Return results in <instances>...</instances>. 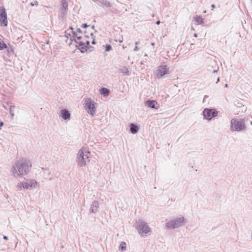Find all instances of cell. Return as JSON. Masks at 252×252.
<instances>
[{"mask_svg":"<svg viewBox=\"0 0 252 252\" xmlns=\"http://www.w3.org/2000/svg\"><path fill=\"white\" fill-rule=\"evenodd\" d=\"M32 163L29 160L22 159L17 161L12 168V173L15 176L22 177L26 176L30 171Z\"/></svg>","mask_w":252,"mask_h":252,"instance_id":"1","label":"cell"},{"mask_svg":"<svg viewBox=\"0 0 252 252\" xmlns=\"http://www.w3.org/2000/svg\"><path fill=\"white\" fill-rule=\"evenodd\" d=\"M91 155L88 148L83 147L80 150L77 156V162L79 167L87 165L90 162Z\"/></svg>","mask_w":252,"mask_h":252,"instance_id":"2","label":"cell"},{"mask_svg":"<svg viewBox=\"0 0 252 252\" xmlns=\"http://www.w3.org/2000/svg\"><path fill=\"white\" fill-rule=\"evenodd\" d=\"M135 227L139 235L142 237H146L151 233V229L148 224L141 219H139L135 223Z\"/></svg>","mask_w":252,"mask_h":252,"instance_id":"3","label":"cell"},{"mask_svg":"<svg viewBox=\"0 0 252 252\" xmlns=\"http://www.w3.org/2000/svg\"><path fill=\"white\" fill-rule=\"evenodd\" d=\"M186 220L183 217L176 218L168 221L166 224V227L168 229H174L182 226L186 223Z\"/></svg>","mask_w":252,"mask_h":252,"instance_id":"4","label":"cell"},{"mask_svg":"<svg viewBox=\"0 0 252 252\" xmlns=\"http://www.w3.org/2000/svg\"><path fill=\"white\" fill-rule=\"evenodd\" d=\"M39 183L35 180L30 179L26 180L20 183L17 186L18 188L20 190L23 189H32L38 187Z\"/></svg>","mask_w":252,"mask_h":252,"instance_id":"5","label":"cell"},{"mask_svg":"<svg viewBox=\"0 0 252 252\" xmlns=\"http://www.w3.org/2000/svg\"><path fill=\"white\" fill-rule=\"evenodd\" d=\"M245 122L243 120L233 119L231 121V130L233 131H240L245 129Z\"/></svg>","mask_w":252,"mask_h":252,"instance_id":"6","label":"cell"},{"mask_svg":"<svg viewBox=\"0 0 252 252\" xmlns=\"http://www.w3.org/2000/svg\"><path fill=\"white\" fill-rule=\"evenodd\" d=\"M84 106L89 114L94 115L96 112V107L94 102L91 99H87L84 102Z\"/></svg>","mask_w":252,"mask_h":252,"instance_id":"7","label":"cell"},{"mask_svg":"<svg viewBox=\"0 0 252 252\" xmlns=\"http://www.w3.org/2000/svg\"><path fill=\"white\" fill-rule=\"evenodd\" d=\"M68 6V0H62L61 8L59 10V17L61 19L64 20L66 17Z\"/></svg>","mask_w":252,"mask_h":252,"instance_id":"8","label":"cell"},{"mask_svg":"<svg viewBox=\"0 0 252 252\" xmlns=\"http://www.w3.org/2000/svg\"><path fill=\"white\" fill-rule=\"evenodd\" d=\"M203 113L204 118L208 120H210L218 115L217 111L214 109H205Z\"/></svg>","mask_w":252,"mask_h":252,"instance_id":"9","label":"cell"},{"mask_svg":"<svg viewBox=\"0 0 252 252\" xmlns=\"http://www.w3.org/2000/svg\"><path fill=\"white\" fill-rule=\"evenodd\" d=\"M0 24L1 27L6 26L7 24V16L4 8L1 7L0 10Z\"/></svg>","mask_w":252,"mask_h":252,"instance_id":"10","label":"cell"},{"mask_svg":"<svg viewBox=\"0 0 252 252\" xmlns=\"http://www.w3.org/2000/svg\"><path fill=\"white\" fill-rule=\"evenodd\" d=\"M168 71V68H167V66H162L158 68V70H157L156 73V75L157 77L160 78L167 74Z\"/></svg>","mask_w":252,"mask_h":252,"instance_id":"11","label":"cell"},{"mask_svg":"<svg viewBox=\"0 0 252 252\" xmlns=\"http://www.w3.org/2000/svg\"><path fill=\"white\" fill-rule=\"evenodd\" d=\"M145 104L148 107H151L152 109H158L159 107L158 103L155 101H148L146 102Z\"/></svg>","mask_w":252,"mask_h":252,"instance_id":"12","label":"cell"},{"mask_svg":"<svg viewBox=\"0 0 252 252\" xmlns=\"http://www.w3.org/2000/svg\"><path fill=\"white\" fill-rule=\"evenodd\" d=\"M61 116L64 120H68L70 119L71 115L68 111L66 109H63L61 111Z\"/></svg>","mask_w":252,"mask_h":252,"instance_id":"13","label":"cell"},{"mask_svg":"<svg viewBox=\"0 0 252 252\" xmlns=\"http://www.w3.org/2000/svg\"><path fill=\"white\" fill-rule=\"evenodd\" d=\"M99 207V203L98 202H94L92 204L91 207L90 208V212L92 213H95L98 211V209Z\"/></svg>","mask_w":252,"mask_h":252,"instance_id":"14","label":"cell"},{"mask_svg":"<svg viewBox=\"0 0 252 252\" xmlns=\"http://www.w3.org/2000/svg\"><path fill=\"white\" fill-rule=\"evenodd\" d=\"M96 3L106 7H110L111 6V4L106 0H94Z\"/></svg>","mask_w":252,"mask_h":252,"instance_id":"15","label":"cell"},{"mask_svg":"<svg viewBox=\"0 0 252 252\" xmlns=\"http://www.w3.org/2000/svg\"><path fill=\"white\" fill-rule=\"evenodd\" d=\"M139 130V127L136 124H132L130 126V130L132 133H138Z\"/></svg>","mask_w":252,"mask_h":252,"instance_id":"16","label":"cell"},{"mask_svg":"<svg viewBox=\"0 0 252 252\" xmlns=\"http://www.w3.org/2000/svg\"><path fill=\"white\" fill-rule=\"evenodd\" d=\"M100 92L102 95L104 96H107L110 93L109 90L106 88H102L100 90Z\"/></svg>","mask_w":252,"mask_h":252,"instance_id":"17","label":"cell"},{"mask_svg":"<svg viewBox=\"0 0 252 252\" xmlns=\"http://www.w3.org/2000/svg\"><path fill=\"white\" fill-rule=\"evenodd\" d=\"M194 21L198 24H202L203 23V19L201 16H197L194 18Z\"/></svg>","mask_w":252,"mask_h":252,"instance_id":"18","label":"cell"},{"mask_svg":"<svg viewBox=\"0 0 252 252\" xmlns=\"http://www.w3.org/2000/svg\"><path fill=\"white\" fill-rule=\"evenodd\" d=\"M126 244L124 242H122L121 243L120 245V246H119V251H124L126 250Z\"/></svg>","mask_w":252,"mask_h":252,"instance_id":"19","label":"cell"},{"mask_svg":"<svg viewBox=\"0 0 252 252\" xmlns=\"http://www.w3.org/2000/svg\"><path fill=\"white\" fill-rule=\"evenodd\" d=\"M6 47H7V46H6V44H4L3 41H1V50H4V48H6Z\"/></svg>","mask_w":252,"mask_h":252,"instance_id":"20","label":"cell"},{"mask_svg":"<svg viewBox=\"0 0 252 252\" xmlns=\"http://www.w3.org/2000/svg\"><path fill=\"white\" fill-rule=\"evenodd\" d=\"M111 47H110V45H107V47H106V51H109L110 50H111Z\"/></svg>","mask_w":252,"mask_h":252,"instance_id":"21","label":"cell"}]
</instances>
